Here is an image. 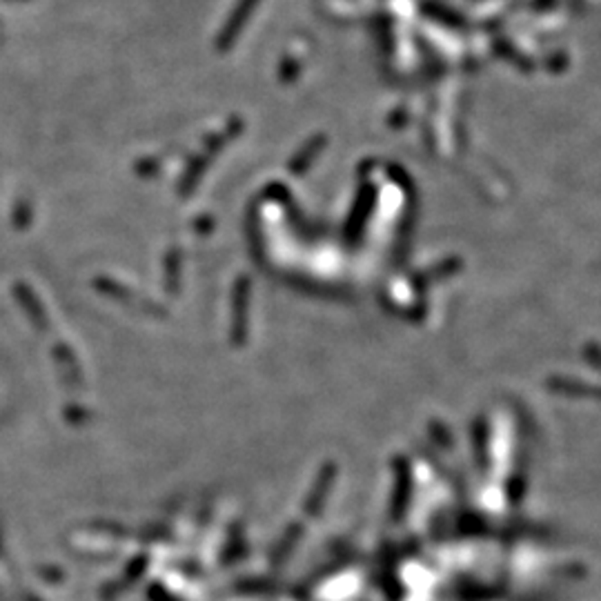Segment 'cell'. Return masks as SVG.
I'll return each instance as SVG.
<instances>
[{"label":"cell","mask_w":601,"mask_h":601,"mask_svg":"<svg viewBox=\"0 0 601 601\" xmlns=\"http://www.w3.org/2000/svg\"><path fill=\"white\" fill-rule=\"evenodd\" d=\"M250 7H252V0H243V3H241V7L236 9L234 18L227 22L225 31H223V36H221V48H227V45H230V40L234 39V34L241 30V25H243L245 18H248Z\"/></svg>","instance_id":"6da1fadb"}]
</instances>
